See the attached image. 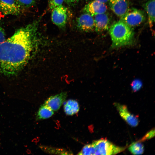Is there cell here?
I'll use <instances>...</instances> for the list:
<instances>
[{
  "label": "cell",
  "instance_id": "obj_1",
  "mask_svg": "<svg viewBox=\"0 0 155 155\" xmlns=\"http://www.w3.org/2000/svg\"><path fill=\"white\" fill-rule=\"evenodd\" d=\"M37 24L34 22L18 29L0 44V74L15 75L28 63L38 42Z\"/></svg>",
  "mask_w": 155,
  "mask_h": 155
},
{
  "label": "cell",
  "instance_id": "obj_2",
  "mask_svg": "<svg viewBox=\"0 0 155 155\" xmlns=\"http://www.w3.org/2000/svg\"><path fill=\"white\" fill-rule=\"evenodd\" d=\"M109 33L112 41V48L132 45L134 43L133 29L120 20L110 27Z\"/></svg>",
  "mask_w": 155,
  "mask_h": 155
},
{
  "label": "cell",
  "instance_id": "obj_3",
  "mask_svg": "<svg viewBox=\"0 0 155 155\" xmlns=\"http://www.w3.org/2000/svg\"><path fill=\"white\" fill-rule=\"evenodd\" d=\"M92 144L94 155H114L123 151L125 148L116 146L104 139L95 141Z\"/></svg>",
  "mask_w": 155,
  "mask_h": 155
},
{
  "label": "cell",
  "instance_id": "obj_4",
  "mask_svg": "<svg viewBox=\"0 0 155 155\" xmlns=\"http://www.w3.org/2000/svg\"><path fill=\"white\" fill-rule=\"evenodd\" d=\"M145 20L146 16L144 12L134 8H129L124 16L120 18V20L132 28L141 24Z\"/></svg>",
  "mask_w": 155,
  "mask_h": 155
},
{
  "label": "cell",
  "instance_id": "obj_5",
  "mask_svg": "<svg viewBox=\"0 0 155 155\" xmlns=\"http://www.w3.org/2000/svg\"><path fill=\"white\" fill-rule=\"evenodd\" d=\"M51 20L53 23L60 28L66 26L68 19V11L65 6L61 5L52 10Z\"/></svg>",
  "mask_w": 155,
  "mask_h": 155
},
{
  "label": "cell",
  "instance_id": "obj_6",
  "mask_svg": "<svg viewBox=\"0 0 155 155\" xmlns=\"http://www.w3.org/2000/svg\"><path fill=\"white\" fill-rule=\"evenodd\" d=\"M21 7L16 0H0V12L3 15H18Z\"/></svg>",
  "mask_w": 155,
  "mask_h": 155
},
{
  "label": "cell",
  "instance_id": "obj_7",
  "mask_svg": "<svg viewBox=\"0 0 155 155\" xmlns=\"http://www.w3.org/2000/svg\"><path fill=\"white\" fill-rule=\"evenodd\" d=\"M77 26L80 30L85 32H90L94 29V18L88 13H85L77 20Z\"/></svg>",
  "mask_w": 155,
  "mask_h": 155
},
{
  "label": "cell",
  "instance_id": "obj_8",
  "mask_svg": "<svg viewBox=\"0 0 155 155\" xmlns=\"http://www.w3.org/2000/svg\"><path fill=\"white\" fill-rule=\"evenodd\" d=\"M114 105L121 117L129 125L135 127L138 125L137 118L129 111L125 105L117 102L114 103Z\"/></svg>",
  "mask_w": 155,
  "mask_h": 155
},
{
  "label": "cell",
  "instance_id": "obj_9",
  "mask_svg": "<svg viewBox=\"0 0 155 155\" xmlns=\"http://www.w3.org/2000/svg\"><path fill=\"white\" fill-rule=\"evenodd\" d=\"M107 8L105 3L96 0L92 1L86 5L84 8L85 13L92 16L105 13Z\"/></svg>",
  "mask_w": 155,
  "mask_h": 155
},
{
  "label": "cell",
  "instance_id": "obj_10",
  "mask_svg": "<svg viewBox=\"0 0 155 155\" xmlns=\"http://www.w3.org/2000/svg\"><path fill=\"white\" fill-rule=\"evenodd\" d=\"M108 1L111 9L120 18L124 16L129 8L127 0H109Z\"/></svg>",
  "mask_w": 155,
  "mask_h": 155
},
{
  "label": "cell",
  "instance_id": "obj_11",
  "mask_svg": "<svg viewBox=\"0 0 155 155\" xmlns=\"http://www.w3.org/2000/svg\"><path fill=\"white\" fill-rule=\"evenodd\" d=\"M94 29L97 32H102L107 30L109 27L110 18L105 13L94 16Z\"/></svg>",
  "mask_w": 155,
  "mask_h": 155
},
{
  "label": "cell",
  "instance_id": "obj_12",
  "mask_svg": "<svg viewBox=\"0 0 155 155\" xmlns=\"http://www.w3.org/2000/svg\"><path fill=\"white\" fill-rule=\"evenodd\" d=\"M67 96V93L62 92L51 96L45 101L44 104L53 111H56L59 109Z\"/></svg>",
  "mask_w": 155,
  "mask_h": 155
},
{
  "label": "cell",
  "instance_id": "obj_13",
  "mask_svg": "<svg viewBox=\"0 0 155 155\" xmlns=\"http://www.w3.org/2000/svg\"><path fill=\"white\" fill-rule=\"evenodd\" d=\"M155 0H148L144 6L148 16V23L150 29H152L155 22Z\"/></svg>",
  "mask_w": 155,
  "mask_h": 155
},
{
  "label": "cell",
  "instance_id": "obj_14",
  "mask_svg": "<svg viewBox=\"0 0 155 155\" xmlns=\"http://www.w3.org/2000/svg\"><path fill=\"white\" fill-rule=\"evenodd\" d=\"M64 110L66 115H73L77 113L79 110V104L76 100H69L64 105Z\"/></svg>",
  "mask_w": 155,
  "mask_h": 155
},
{
  "label": "cell",
  "instance_id": "obj_15",
  "mask_svg": "<svg viewBox=\"0 0 155 155\" xmlns=\"http://www.w3.org/2000/svg\"><path fill=\"white\" fill-rule=\"evenodd\" d=\"M54 111L44 104L40 107L37 113L38 119H44L50 118L54 114Z\"/></svg>",
  "mask_w": 155,
  "mask_h": 155
},
{
  "label": "cell",
  "instance_id": "obj_16",
  "mask_svg": "<svg viewBox=\"0 0 155 155\" xmlns=\"http://www.w3.org/2000/svg\"><path fill=\"white\" fill-rule=\"evenodd\" d=\"M128 150L133 154H141L144 152V146L140 141L133 142L130 145Z\"/></svg>",
  "mask_w": 155,
  "mask_h": 155
},
{
  "label": "cell",
  "instance_id": "obj_17",
  "mask_svg": "<svg viewBox=\"0 0 155 155\" xmlns=\"http://www.w3.org/2000/svg\"><path fill=\"white\" fill-rule=\"evenodd\" d=\"M20 6L28 7L33 6L35 0H16Z\"/></svg>",
  "mask_w": 155,
  "mask_h": 155
},
{
  "label": "cell",
  "instance_id": "obj_18",
  "mask_svg": "<svg viewBox=\"0 0 155 155\" xmlns=\"http://www.w3.org/2000/svg\"><path fill=\"white\" fill-rule=\"evenodd\" d=\"M64 0H49L48 5L50 9L52 10L55 7L62 5Z\"/></svg>",
  "mask_w": 155,
  "mask_h": 155
},
{
  "label": "cell",
  "instance_id": "obj_19",
  "mask_svg": "<svg viewBox=\"0 0 155 155\" xmlns=\"http://www.w3.org/2000/svg\"><path fill=\"white\" fill-rule=\"evenodd\" d=\"M142 85V83L141 81L139 80H134L131 84L132 89L134 92L139 90Z\"/></svg>",
  "mask_w": 155,
  "mask_h": 155
},
{
  "label": "cell",
  "instance_id": "obj_20",
  "mask_svg": "<svg viewBox=\"0 0 155 155\" xmlns=\"http://www.w3.org/2000/svg\"><path fill=\"white\" fill-rule=\"evenodd\" d=\"M155 135V130L153 129L149 131L143 137L140 142L144 141L146 140L150 139Z\"/></svg>",
  "mask_w": 155,
  "mask_h": 155
},
{
  "label": "cell",
  "instance_id": "obj_21",
  "mask_svg": "<svg viewBox=\"0 0 155 155\" xmlns=\"http://www.w3.org/2000/svg\"><path fill=\"white\" fill-rule=\"evenodd\" d=\"M4 30L0 25V44L6 40Z\"/></svg>",
  "mask_w": 155,
  "mask_h": 155
},
{
  "label": "cell",
  "instance_id": "obj_22",
  "mask_svg": "<svg viewBox=\"0 0 155 155\" xmlns=\"http://www.w3.org/2000/svg\"><path fill=\"white\" fill-rule=\"evenodd\" d=\"M64 1L68 5L73 6L76 5L80 0H64Z\"/></svg>",
  "mask_w": 155,
  "mask_h": 155
},
{
  "label": "cell",
  "instance_id": "obj_23",
  "mask_svg": "<svg viewBox=\"0 0 155 155\" xmlns=\"http://www.w3.org/2000/svg\"><path fill=\"white\" fill-rule=\"evenodd\" d=\"M96 1H99L101 2L105 3L107 2H108L109 0H96Z\"/></svg>",
  "mask_w": 155,
  "mask_h": 155
}]
</instances>
